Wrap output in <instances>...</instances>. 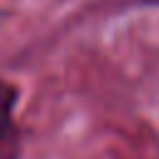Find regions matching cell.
Segmentation results:
<instances>
[{
    "label": "cell",
    "mask_w": 159,
    "mask_h": 159,
    "mask_svg": "<svg viewBox=\"0 0 159 159\" xmlns=\"http://www.w3.org/2000/svg\"><path fill=\"white\" fill-rule=\"evenodd\" d=\"M20 89L0 77V159H20V127L15 122V107Z\"/></svg>",
    "instance_id": "1"
},
{
    "label": "cell",
    "mask_w": 159,
    "mask_h": 159,
    "mask_svg": "<svg viewBox=\"0 0 159 159\" xmlns=\"http://www.w3.org/2000/svg\"><path fill=\"white\" fill-rule=\"evenodd\" d=\"M139 2H144V5H152V7H159V0H139Z\"/></svg>",
    "instance_id": "2"
}]
</instances>
